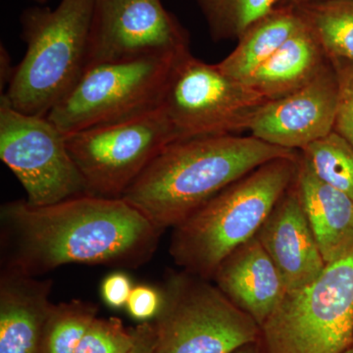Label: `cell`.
<instances>
[{
  "mask_svg": "<svg viewBox=\"0 0 353 353\" xmlns=\"http://www.w3.org/2000/svg\"><path fill=\"white\" fill-rule=\"evenodd\" d=\"M136 343L129 353H154L157 333L152 322H141L134 328Z\"/></svg>",
  "mask_w": 353,
  "mask_h": 353,
  "instance_id": "cell-27",
  "label": "cell"
},
{
  "mask_svg": "<svg viewBox=\"0 0 353 353\" xmlns=\"http://www.w3.org/2000/svg\"><path fill=\"white\" fill-rule=\"evenodd\" d=\"M132 288L131 279L127 274L114 272L102 282V299L110 307H126Z\"/></svg>",
  "mask_w": 353,
  "mask_h": 353,
  "instance_id": "cell-26",
  "label": "cell"
},
{
  "mask_svg": "<svg viewBox=\"0 0 353 353\" xmlns=\"http://www.w3.org/2000/svg\"><path fill=\"white\" fill-rule=\"evenodd\" d=\"M182 54L90 65L73 90L46 117L68 134L130 119L159 108L176 58Z\"/></svg>",
  "mask_w": 353,
  "mask_h": 353,
  "instance_id": "cell-7",
  "label": "cell"
},
{
  "mask_svg": "<svg viewBox=\"0 0 353 353\" xmlns=\"http://www.w3.org/2000/svg\"><path fill=\"white\" fill-rule=\"evenodd\" d=\"M330 62L313 32L304 24L248 80L267 101L282 99L311 82Z\"/></svg>",
  "mask_w": 353,
  "mask_h": 353,
  "instance_id": "cell-17",
  "label": "cell"
},
{
  "mask_svg": "<svg viewBox=\"0 0 353 353\" xmlns=\"http://www.w3.org/2000/svg\"><path fill=\"white\" fill-rule=\"evenodd\" d=\"M134 343V329L125 328L118 318L97 317L83 334L75 353H129Z\"/></svg>",
  "mask_w": 353,
  "mask_h": 353,
  "instance_id": "cell-23",
  "label": "cell"
},
{
  "mask_svg": "<svg viewBox=\"0 0 353 353\" xmlns=\"http://www.w3.org/2000/svg\"><path fill=\"white\" fill-rule=\"evenodd\" d=\"M94 0H61L54 9L36 6L21 14L25 57L14 69L8 103L29 115H48L88 67Z\"/></svg>",
  "mask_w": 353,
  "mask_h": 353,
  "instance_id": "cell-4",
  "label": "cell"
},
{
  "mask_svg": "<svg viewBox=\"0 0 353 353\" xmlns=\"http://www.w3.org/2000/svg\"><path fill=\"white\" fill-rule=\"evenodd\" d=\"M212 281L236 306L261 325L287 294L284 281L256 236L221 262Z\"/></svg>",
  "mask_w": 353,
  "mask_h": 353,
  "instance_id": "cell-14",
  "label": "cell"
},
{
  "mask_svg": "<svg viewBox=\"0 0 353 353\" xmlns=\"http://www.w3.org/2000/svg\"><path fill=\"white\" fill-rule=\"evenodd\" d=\"M163 232L122 197L87 194L44 206L0 208L1 268L39 277L67 264L139 268Z\"/></svg>",
  "mask_w": 353,
  "mask_h": 353,
  "instance_id": "cell-1",
  "label": "cell"
},
{
  "mask_svg": "<svg viewBox=\"0 0 353 353\" xmlns=\"http://www.w3.org/2000/svg\"><path fill=\"white\" fill-rule=\"evenodd\" d=\"M256 238L277 267L288 292L314 282L326 267L304 212L296 179L272 209Z\"/></svg>",
  "mask_w": 353,
  "mask_h": 353,
  "instance_id": "cell-13",
  "label": "cell"
},
{
  "mask_svg": "<svg viewBox=\"0 0 353 353\" xmlns=\"http://www.w3.org/2000/svg\"><path fill=\"white\" fill-rule=\"evenodd\" d=\"M336 72L339 94L334 131L353 148V61L331 58Z\"/></svg>",
  "mask_w": 353,
  "mask_h": 353,
  "instance_id": "cell-24",
  "label": "cell"
},
{
  "mask_svg": "<svg viewBox=\"0 0 353 353\" xmlns=\"http://www.w3.org/2000/svg\"><path fill=\"white\" fill-rule=\"evenodd\" d=\"M301 152L238 134L174 141L122 196L164 232L267 162Z\"/></svg>",
  "mask_w": 353,
  "mask_h": 353,
  "instance_id": "cell-2",
  "label": "cell"
},
{
  "mask_svg": "<svg viewBox=\"0 0 353 353\" xmlns=\"http://www.w3.org/2000/svg\"><path fill=\"white\" fill-rule=\"evenodd\" d=\"M97 312L95 304L81 299L53 304L44 324L41 353H75Z\"/></svg>",
  "mask_w": 353,
  "mask_h": 353,
  "instance_id": "cell-21",
  "label": "cell"
},
{
  "mask_svg": "<svg viewBox=\"0 0 353 353\" xmlns=\"http://www.w3.org/2000/svg\"><path fill=\"white\" fill-rule=\"evenodd\" d=\"M51 279L17 270L0 272V353H41L44 324L53 303Z\"/></svg>",
  "mask_w": 353,
  "mask_h": 353,
  "instance_id": "cell-15",
  "label": "cell"
},
{
  "mask_svg": "<svg viewBox=\"0 0 353 353\" xmlns=\"http://www.w3.org/2000/svg\"><path fill=\"white\" fill-rule=\"evenodd\" d=\"M216 43L238 41L253 23L270 13L279 0H194Z\"/></svg>",
  "mask_w": 353,
  "mask_h": 353,
  "instance_id": "cell-20",
  "label": "cell"
},
{
  "mask_svg": "<svg viewBox=\"0 0 353 353\" xmlns=\"http://www.w3.org/2000/svg\"><path fill=\"white\" fill-rule=\"evenodd\" d=\"M234 353H263V352H262L259 341H255V343L243 345Z\"/></svg>",
  "mask_w": 353,
  "mask_h": 353,
  "instance_id": "cell-30",
  "label": "cell"
},
{
  "mask_svg": "<svg viewBox=\"0 0 353 353\" xmlns=\"http://www.w3.org/2000/svg\"><path fill=\"white\" fill-rule=\"evenodd\" d=\"M266 99L190 51L176 58L162 101L176 141L248 131Z\"/></svg>",
  "mask_w": 353,
  "mask_h": 353,
  "instance_id": "cell-8",
  "label": "cell"
},
{
  "mask_svg": "<svg viewBox=\"0 0 353 353\" xmlns=\"http://www.w3.org/2000/svg\"><path fill=\"white\" fill-rule=\"evenodd\" d=\"M30 1L36 2L39 6H43V4H46L48 0H30Z\"/></svg>",
  "mask_w": 353,
  "mask_h": 353,
  "instance_id": "cell-31",
  "label": "cell"
},
{
  "mask_svg": "<svg viewBox=\"0 0 353 353\" xmlns=\"http://www.w3.org/2000/svg\"><path fill=\"white\" fill-rule=\"evenodd\" d=\"M329 59L353 61V0H326L296 8Z\"/></svg>",
  "mask_w": 353,
  "mask_h": 353,
  "instance_id": "cell-19",
  "label": "cell"
},
{
  "mask_svg": "<svg viewBox=\"0 0 353 353\" xmlns=\"http://www.w3.org/2000/svg\"><path fill=\"white\" fill-rule=\"evenodd\" d=\"M343 353H353V345L352 347H348L347 350H345Z\"/></svg>",
  "mask_w": 353,
  "mask_h": 353,
  "instance_id": "cell-32",
  "label": "cell"
},
{
  "mask_svg": "<svg viewBox=\"0 0 353 353\" xmlns=\"http://www.w3.org/2000/svg\"><path fill=\"white\" fill-rule=\"evenodd\" d=\"M315 175L353 201V148L333 131L301 150Z\"/></svg>",
  "mask_w": 353,
  "mask_h": 353,
  "instance_id": "cell-22",
  "label": "cell"
},
{
  "mask_svg": "<svg viewBox=\"0 0 353 353\" xmlns=\"http://www.w3.org/2000/svg\"><path fill=\"white\" fill-rule=\"evenodd\" d=\"M1 74H0V81H1V88L6 87V85H9L11 79H12L14 69L15 67L11 66V59L9 57L8 52L3 46H1Z\"/></svg>",
  "mask_w": 353,
  "mask_h": 353,
  "instance_id": "cell-28",
  "label": "cell"
},
{
  "mask_svg": "<svg viewBox=\"0 0 353 353\" xmlns=\"http://www.w3.org/2000/svg\"><path fill=\"white\" fill-rule=\"evenodd\" d=\"M321 1H326V0H279L277 6L284 7V8L296 9L297 7L306 6V4Z\"/></svg>",
  "mask_w": 353,
  "mask_h": 353,
  "instance_id": "cell-29",
  "label": "cell"
},
{
  "mask_svg": "<svg viewBox=\"0 0 353 353\" xmlns=\"http://www.w3.org/2000/svg\"><path fill=\"white\" fill-rule=\"evenodd\" d=\"M154 318V353H234L259 341L260 326L208 279L170 272Z\"/></svg>",
  "mask_w": 353,
  "mask_h": 353,
  "instance_id": "cell-6",
  "label": "cell"
},
{
  "mask_svg": "<svg viewBox=\"0 0 353 353\" xmlns=\"http://www.w3.org/2000/svg\"><path fill=\"white\" fill-rule=\"evenodd\" d=\"M297 157L267 162L228 185L173 228L169 252L183 270L212 280L221 262L256 236L296 181Z\"/></svg>",
  "mask_w": 353,
  "mask_h": 353,
  "instance_id": "cell-3",
  "label": "cell"
},
{
  "mask_svg": "<svg viewBox=\"0 0 353 353\" xmlns=\"http://www.w3.org/2000/svg\"><path fill=\"white\" fill-rule=\"evenodd\" d=\"M162 292H158L150 285H139L132 288L126 304L128 313L134 319L146 322L157 317L161 308Z\"/></svg>",
  "mask_w": 353,
  "mask_h": 353,
  "instance_id": "cell-25",
  "label": "cell"
},
{
  "mask_svg": "<svg viewBox=\"0 0 353 353\" xmlns=\"http://www.w3.org/2000/svg\"><path fill=\"white\" fill-rule=\"evenodd\" d=\"M303 25L296 9L276 6L243 32L236 48L217 66L227 76L245 82Z\"/></svg>",
  "mask_w": 353,
  "mask_h": 353,
  "instance_id": "cell-18",
  "label": "cell"
},
{
  "mask_svg": "<svg viewBox=\"0 0 353 353\" xmlns=\"http://www.w3.org/2000/svg\"><path fill=\"white\" fill-rule=\"evenodd\" d=\"M190 51V34L161 0H94L90 65Z\"/></svg>",
  "mask_w": 353,
  "mask_h": 353,
  "instance_id": "cell-11",
  "label": "cell"
},
{
  "mask_svg": "<svg viewBox=\"0 0 353 353\" xmlns=\"http://www.w3.org/2000/svg\"><path fill=\"white\" fill-rule=\"evenodd\" d=\"M338 94V80L330 61L303 88L261 106L248 127L250 136L301 152L334 131Z\"/></svg>",
  "mask_w": 353,
  "mask_h": 353,
  "instance_id": "cell-12",
  "label": "cell"
},
{
  "mask_svg": "<svg viewBox=\"0 0 353 353\" xmlns=\"http://www.w3.org/2000/svg\"><path fill=\"white\" fill-rule=\"evenodd\" d=\"M263 353H343L353 345V250L285 294L260 327Z\"/></svg>",
  "mask_w": 353,
  "mask_h": 353,
  "instance_id": "cell-5",
  "label": "cell"
},
{
  "mask_svg": "<svg viewBox=\"0 0 353 353\" xmlns=\"http://www.w3.org/2000/svg\"><path fill=\"white\" fill-rule=\"evenodd\" d=\"M0 158L25 190L26 201L44 206L90 194L72 159L66 134L48 117L14 109L0 97Z\"/></svg>",
  "mask_w": 353,
  "mask_h": 353,
  "instance_id": "cell-10",
  "label": "cell"
},
{
  "mask_svg": "<svg viewBox=\"0 0 353 353\" xmlns=\"http://www.w3.org/2000/svg\"><path fill=\"white\" fill-rule=\"evenodd\" d=\"M176 141L163 108L66 134L67 148L92 196L122 197L167 145Z\"/></svg>",
  "mask_w": 353,
  "mask_h": 353,
  "instance_id": "cell-9",
  "label": "cell"
},
{
  "mask_svg": "<svg viewBox=\"0 0 353 353\" xmlns=\"http://www.w3.org/2000/svg\"><path fill=\"white\" fill-rule=\"evenodd\" d=\"M296 185L325 263H332L345 256L353 250L352 199L320 180L301 152Z\"/></svg>",
  "mask_w": 353,
  "mask_h": 353,
  "instance_id": "cell-16",
  "label": "cell"
}]
</instances>
